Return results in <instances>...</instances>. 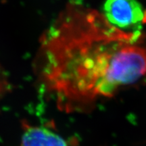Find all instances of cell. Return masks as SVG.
<instances>
[{
    "label": "cell",
    "instance_id": "obj_1",
    "mask_svg": "<svg viewBox=\"0 0 146 146\" xmlns=\"http://www.w3.org/2000/svg\"><path fill=\"white\" fill-rule=\"evenodd\" d=\"M39 74L60 101L113 96L146 74V35L111 25L102 14L70 3L45 34Z\"/></svg>",
    "mask_w": 146,
    "mask_h": 146
},
{
    "label": "cell",
    "instance_id": "obj_2",
    "mask_svg": "<svg viewBox=\"0 0 146 146\" xmlns=\"http://www.w3.org/2000/svg\"><path fill=\"white\" fill-rule=\"evenodd\" d=\"M102 15L116 29L126 32L140 30L146 12L137 0H106Z\"/></svg>",
    "mask_w": 146,
    "mask_h": 146
},
{
    "label": "cell",
    "instance_id": "obj_3",
    "mask_svg": "<svg viewBox=\"0 0 146 146\" xmlns=\"http://www.w3.org/2000/svg\"><path fill=\"white\" fill-rule=\"evenodd\" d=\"M23 128L19 146H68L61 136L44 127L24 123Z\"/></svg>",
    "mask_w": 146,
    "mask_h": 146
},
{
    "label": "cell",
    "instance_id": "obj_4",
    "mask_svg": "<svg viewBox=\"0 0 146 146\" xmlns=\"http://www.w3.org/2000/svg\"><path fill=\"white\" fill-rule=\"evenodd\" d=\"M2 87H1V83H0V95H1V91H1V90H2Z\"/></svg>",
    "mask_w": 146,
    "mask_h": 146
}]
</instances>
